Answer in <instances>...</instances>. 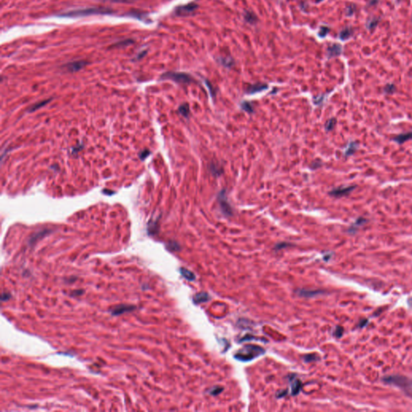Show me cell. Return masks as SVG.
I'll list each match as a JSON object with an SVG mask.
<instances>
[{
    "label": "cell",
    "instance_id": "obj_20",
    "mask_svg": "<svg viewBox=\"0 0 412 412\" xmlns=\"http://www.w3.org/2000/svg\"><path fill=\"white\" fill-rule=\"evenodd\" d=\"M179 111H180V113H181L183 116L188 117L189 115V113H190L189 106L187 104V103L182 104L181 106H180V108H179Z\"/></svg>",
    "mask_w": 412,
    "mask_h": 412
},
{
    "label": "cell",
    "instance_id": "obj_33",
    "mask_svg": "<svg viewBox=\"0 0 412 412\" xmlns=\"http://www.w3.org/2000/svg\"><path fill=\"white\" fill-rule=\"evenodd\" d=\"M343 334V328L341 327H336V331L334 332V335L336 336V337H340Z\"/></svg>",
    "mask_w": 412,
    "mask_h": 412
},
{
    "label": "cell",
    "instance_id": "obj_16",
    "mask_svg": "<svg viewBox=\"0 0 412 412\" xmlns=\"http://www.w3.org/2000/svg\"><path fill=\"white\" fill-rule=\"evenodd\" d=\"M410 138H412V133H406V134H399V135L397 136V137L395 138V140L398 143L402 144V143H403L404 142L409 140Z\"/></svg>",
    "mask_w": 412,
    "mask_h": 412
},
{
    "label": "cell",
    "instance_id": "obj_17",
    "mask_svg": "<svg viewBox=\"0 0 412 412\" xmlns=\"http://www.w3.org/2000/svg\"><path fill=\"white\" fill-rule=\"evenodd\" d=\"M365 222H366V220H365V219H364V218H361H361L358 219V220H357L356 222H354V224H353V225H352L350 228H349L348 232H349V233H353H353H355V231L357 230V228L360 227V226L363 225V224H365Z\"/></svg>",
    "mask_w": 412,
    "mask_h": 412
},
{
    "label": "cell",
    "instance_id": "obj_27",
    "mask_svg": "<svg viewBox=\"0 0 412 412\" xmlns=\"http://www.w3.org/2000/svg\"><path fill=\"white\" fill-rule=\"evenodd\" d=\"M318 359H319L318 356H317L316 353H314V354H308V355H306L305 357H304V360H305V361H308H308H317V360H318Z\"/></svg>",
    "mask_w": 412,
    "mask_h": 412
},
{
    "label": "cell",
    "instance_id": "obj_32",
    "mask_svg": "<svg viewBox=\"0 0 412 412\" xmlns=\"http://www.w3.org/2000/svg\"><path fill=\"white\" fill-rule=\"evenodd\" d=\"M378 19H373V20H371V21L369 23V24H368V28H369V29H373V28H375V27L378 25Z\"/></svg>",
    "mask_w": 412,
    "mask_h": 412
},
{
    "label": "cell",
    "instance_id": "obj_13",
    "mask_svg": "<svg viewBox=\"0 0 412 412\" xmlns=\"http://www.w3.org/2000/svg\"><path fill=\"white\" fill-rule=\"evenodd\" d=\"M302 389V383L299 379H295L291 383V395H297Z\"/></svg>",
    "mask_w": 412,
    "mask_h": 412
},
{
    "label": "cell",
    "instance_id": "obj_12",
    "mask_svg": "<svg viewBox=\"0 0 412 412\" xmlns=\"http://www.w3.org/2000/svg\"><path fill=\"white\" fill-rule=\"evenodd\" d=\"M267 88L268 86L266 85H263V84H255V85H250V86L247 88V93L250 94H256V93H258V92L263 91V90H265V89H267Z\"/></svg>",
    "mask_w": 412,
    "mask_h": 412
},
{
    "label": "cell",
    "instance_id": "obj_1",
    "mask_svg": "<svg viewBox=\"0 0 412 412\" xmlns=\"http://www.w3.org/2000/svg\"><path fill=\"white\" fill-rule=\"evenodd\" d=\"M264 353L265 349L262 347L255 344H248L237 351L234 354V357L238 361H250L257 358Z\"/></svg>",
    "mask_w": 412,
    "mask_h": 412
},
{
    "label": "cell",
    "instance_id": "obj_39",
    "mask_svg": "<svg viewBox=\"0 0 412 412\" xmlns=\"http://www.w3.org/2000/svg\"><path fill=\"white\" fill-rule=\"evenodd\" d=\"M111 1H115V2H130V0H111Z\"/></svg>",
    "mask_w": 412,
    "mask_h": 412
},
{
    "label": "cell",
    "instance_id": "obj_35",
    "mask_svg": "<svg viewBox=\"0 0 412 412\" xmlns=\"http://www.w3.org/2000/svg\"><path fill=\"white\" fill-rule=\"evenodd\" d=\"M353 11H354V7H353V6H348V8H347V15H353Z\"/></svg>",
    "mask_w": 412,
    "mask_h": 412
},
{
    "label": "cell",
    "instance_id": "obj_37",
    "mask_svg": "<svg viewBox=\"0 0 412 412\" xmlns=\"http://www.w3.org/2000/svg\"><path fill=\"white\" fill-rule=\"evenodd\" d=\"M148 155H149V151H142V153H141V155H140V158H141V159H145V158L147 157Z\"/></svg>",
    "mask_w": 412,
    "mask_h": 412
},
{
    "label": "cell",
    "instance_id": "obj_25",
    "mask_svg": "<svg viewBox=\"0 0 412 412\" xmlns=\"http://www.w3.org/2000/svg\"><path fill=\"white\" fill-rule=\"evenodd\" d=\"M242 108L245 111H247V112H248V113H253L254 112L253 106H251V105L247 102H242Z\"/></svg>",
    "mask_w": 412,
    "mask_h": 412
},
{
    "label": "cell",
    "instance_id": "obj_22",
    "mask_svg": "<svg viewBox=\"0 0 412 412\" xmlns=\"http://www.w3.org/2000/svg\"><path fill=\"white\" fill-rule=\"evenodd\" d=\"M50 101H51V99H47L46 101H43V102H37V103H36L35 105L32 106V107H31V108H30V110H29V112H32V111H36V110H38L39 108H41V107H42V106H45L46 104H48V103H49Z\"/></svg>",
    "mask_w": 412,
    "mask_h": 412
},
{
    "label": "cell",
    "instance_id": "obj_6",
    "mask_svg": "<svg viewBox=\"0 0 412 412\" xmlns=\"http://www.w3.org/2000/svg\"><path fill=\"white\" fill-rule=\"evenodd\" d=\"M196 8H197V5L194 2H191L189 4L178 6L175 10V14L178 16H189L195 12Z\"/></svg>",
    "mask_w": 412,
    "mask_h": 412
},
{
    "label": "cell",
    "instance_id": "obj_14",
    "mask_svg": "<svg viewBox=\"0 0 412 412\" xmlns=\"http://www.w3.org/2000/svg\"><path fill=\"white\" fill-rule=\"evenodd\" d=\"M244 18H245V19H246V21H247V23H249V24H255V23H256V22H257V20H258L257 16L255 15V13L251 12V11H247V12L245 13Z\"/></svg>",
    "mask_w": 412,
    "mask_h": 412
},
{
    "label": "cell",
    "instance_id": "obj_40",
    "mask_svg": "<svg viewBox=\"0 0 412 412\" xmlns=\"http://www.w3.org/2000/svg\"><path fill=\"white\" fill-rule=\"evenodd\" d=\"M321 1H322V0H316V2H321Z\"/></svg>",
    "mask_w": 412,
    "mask_h": 412
},
{
    "label": "cell",
    "instance_id": "obj_26",
    "mask_svg": "<svg viewBox=\"0 0 412 412\" xmlns=\"http://www.w3.org/2000/svg\"><path fill=\"white\" fill-rule=\"evenodd\" d=\"M356 147H357V145L355 144V143H351V144L348 145V149L345 151V155H349L351 154H353L355 150H356Z\"/></svg>",
    "mask_w": 412,
    "mask_h": 412
},
{
    "label": "cell",
    "instance_id": "obj_18",
    "mask_svg": "<svg viewBox=\"0 0 412 412\" xmlns=\"http://www.w3.org/2000/svg\"><path fill=\"white\" fill-rule=\"evenodd\" d=\"M322 293L320 291H308V290H301L299 291V295L304 297H312L313 295H318V294Z\"/></svg>",
    "mask_w": 412,
    "mask_h": 412
},
{
    "label": "cell",
    "instance_id": "obj_4",
    "mask_svg": "<svg viewBox=\"0 0 412 412\" xmlns=\"http://www.w3.org/2000/svg\"><path fill=\"white\" fill-rule=\"evenodd\" d=\"M162 79H169L173 81L181 84H189L194 81L190 75L185 73V72H168L164 73L162 76Z\"/></svg>",
    "mask_w": 412,
    "mask_h": 412
},
{
    "label": "cell",
    "instance_id": "obj_8",
    "mask_svg": "<svg viewBox=\"0 0 412 412\" xmlns=\"http://www.w3.org/2000/svg\"><path fill=\"white\" fill-rule=\"evenodd\" d=\"M355 189V186H348V187H340L332 190L329 194L335 197H341L348 195Z\"/></svg>",
    "mask_w": 412,
    "mask_h": 412
},
{
    "label": "cell",
    "instance_id": "obj_9",
    "mask_svg": "<svg viewBox=\"0 0 412 412\" xmlns=\"http://www.w3.org/2000/svg\"><path fill=\"white\" fill-rule=\"evenodd\" d=\"M87 64V63L85 61L78 60V61H73L66 64L65 65H64V68H65L68 72H77V71L81 70L82 68H84V66H85V64Z\"/></svg>",
    "mask_w": 412,
    "mask_h": 412
},
{
    "label": "cell",
    "instance_id": "obj_23",
    "mask_svg": "<svg viewBox=\"0 0 412 412\" xmlns=\"http://www.w3.org/2000/svg\"><path fill=\"white\" fill-rule=\"evenodd\" d=\"M220 62H221V64L222 65L225 66V67H231L233 64H234V60L231 59V58H220Z\"/></svg>",
    "mask_w": 412,
    "mask_h": 412
},
{
    "label": "cell",
    "instance_id": "obj_34",
    "mask_svg": "<svg viewBox=\"0 0 412 412\" xmlns=\"http://www.w3.org/2000/svg\"><path fill=\"white\" fill-rule=\"evenodd\" d=\"M10 298H11V294L6 293V292L2 293V301H6V300H8Z\"/></svg>",
    "mask_w": 412,
    "mask_h": 412
},
{
    "label": "cell",
    "instance_id": "obj_3",
    "mask_svg": "<svg viewBox=\"0 0 412 412\" xmlns=\"http://www.w3.org/2000/svg\"><path fill=\"white\" fill-rule=\"evenodd\" d=\"M111 12V10L104 8H88L81 9V10H76L64 14V16L68 17H77V16H85V15H94V14H108Z\"/></svg>",
    "mask_w": 412,
    "mask_h": 412
},
{
    "label": "cell",
    "instance_id": "obj_19",
    "mask_svg": "<svg viewBox=\"0 0 412 412\" xmlns=\"http://www.w3.org/2000/svg\"><path fill=\"white\" fill-rule=\"evenodd\" d=\"M353 35V30L349 28H346L345 29L342 30L341 32L340 33V40H347L351 36Z\"/></svg>",
    "mask_w": 412,
    "mask_h": 412
},
{
    "label": "cell",
    "instance_id": "obj_5",
    "mask_svg": "<svg viewBox=\"0 0 412 412\" xmlns=\"http://www.w3.org/2000/svg\"><path fill=\"white\" fill-rule=\"evenodd\" d=\"M217 201L219 203V205H220V208H221V212H223V214L225 215V216H232V215L234 214V212H233V208H232L231 205L229 203V200L227 199V196H226V192H225V190H221L220 192H219L218 196H217Z\"/></svg>",
    "mask_w": 412,
    "mask_h": 412
},
{
    "label": "cell",
    "instance_id": "obj_36",
    "mask_svg": "<svg viewBox=\"0 0 412 412\" xmlns=\"http://www.w3.org/2000/svg\"><path fill=\"white\" fill-rule=\"evenodd\" d=\"M288 246L287 243H280V244H278L275 247V250H279V249H282L283 247H287Z\"/></svg>",
    "mask_w": 412,
    "mask_h": 412
},
{
    "label": "cell",
    "instance_id": "obj_15",
    "mask_svg": "<svg viewBox=\"0 0 412 412\" xmlns=\"http://www.w3.org/2000/svg\"><path fill=\"white\" fill-rule=\"evenodd\" d=\"M181 273L183 276L185 277L186 279H188V280L189 281L195 280L196 278L195 274H194L192 271H190V270H189L188 269H186V268H181Z\"/></svg>",
    "mask_w": 412,
    "mask_h": 412
},
{
    "label": "cell",
    "instance_id": "obj_21",
    "mask_svg": "<svg viewBox=\"0 0 412 412\" xmlns=\"http://www.w3.org/2000/svg\"><path fill=\"white\" fill-rule=\"evenodd\" d=\"M210 171L213 176H220L222 172V168L218 167V165L216 164H212L210 165Z\"/></svg>",
    "mask_w": 412,
    "mask_h": 412
},
{
    "label": "cell",
    "instance_id": "obj_11",
    "mask_svg": "<svg viewBox=\"0 0 412 412\" xmlns=\"http://www.w3.org/2000/svg\"><path fill=\"white\" fill-rule=\"evenodd\" d=\"M342 48L340 45L338 44H334L331 45L328 49V55L329 57H333V56H337L341 53Z\"/></svg>",
    "mask_w": 412,
    "mask_h": 412
},
{
    "label": "cell",
    "instance_id": "obj_24",
    "mask_svg": "<svg viewBox=\"0 0 412 412\" xmlns=\"http://www.w3.org/2000/svg\"><path fill=\"white\" fill-rule=\"evenodd\" d=\"M336 121L335 119H329V120L326 122V124H325V129H326V130L328 131V130H331L333 129L334 126H335L336 125Z\"/></svg>",
    "mask_w": 412,
    "mask_h": 412
},
{
    "label": "cell",
    "instance_id": "obj_31",
    "mask_svg": "<svg viewBox=\"0 0 412 412\" xmlns=\"http://www.w3.org/2000/svg\"><path fill=\"white\" fill-rule=\"evenodd\" d=\"M329 29L326 27H322L320 30V32H319V36H321V37H325L326 35L328 34V32Z\"/></svg>",
    "mask_w": 412,
    "mask_h": 412
},
{
    "label": "cell",
    "instance_id": "obj_10",
    "mask_svg": "<svg viewBox=\"0 0 412 412\" xmlns=\"http://www.w3.org/2000/svg\"><path fill=\"white\" fill-rule=\"evenodd\" d=\"M210 300V295H208L207 292L201 291L199 293L196 294L193 296V302L195 304H201V303H205Z\"/></svg>",
    "mask_w": 412,
    "mask_h": 412
},
{
    "label": "cell",
    "instance_id": "obj_29",
    "mask_svg": "<svg viewBox=\"0 0 412 412\" xmlns=\"http://www.w3.org/2000/svg\"><path fill=\"white\" fill-rule=\"evenodd\" d=\"M395 90V86L392 84H390V85H387L385 88V91L387 92V94H393Z\"/></svg>",
    "mask_w": 412,
    "mask_h": 412
},
{
    "label": "cell",
    "instance_id": "obj_2",
    "mask_svg": "<svg viewBox=\"0 0 412 412\" xmlns=\"http://www.w3.org/2000/svg\"><path fill=\"white\" fill-rule=\"evenodd\" d=\"M383 380L387 384L398 387L406 395L412 398V378L402 375H390L384 377Z\"/></svg>",
    "mask_w": 412,
    "mask_h": 412
},
{
    "label": "cell",
    "instance_id": "obj_7",
    "mask_svg": "<svg viewBox=\"0 0 412 412\" xmlns=\"http://www.w3.org/2000/svg\"><path fill=\"white\" fill-rule=\"evenodd\" d=\"M135 308V306L130 305V304H120V305H117V306L113 308L112 310H111V314L113 316H119V315L123 314L126 312H132Z\"/></svg>",
    "mask_w": 412,
    "mask_h": 412
},
{
    "label": "cell",
    "instance_id": "obj_38",
    "mask_svg": "<svg viewBox=\"0 0 412 412\" xmlns=\"http://www.w3.org/2000/svg\"><path fill=\"white\" fill-rule=\"evenodd\" d=\"M82 293H83V291H81H81H73V292H72V295H81Z\"/></svg>",
    "mask_w": 412,
    "mask_h": 412
},
{
    "label": "cell",
    "instance_id": "obj_28",
    "mask_svg": "<svg viewBox=\"0 0 412 412\" xmlns=\"http://www.w3.org/2000/svg\"><path fill=\"white\" fill-rule=\"evenodd\" d=\"M168 248L170 251H178V250H180V246L177 244V242H172L168 245Z\"/></svg>",
    "mask_w": 412,
    "mask_h": 412
},
{
    "label": "cell",
    "instance_id": "obj_30",
    "mask_svg": "<svg viewBox=\"0 0 412 412\" xmlns=\"http://www.w3.org/2000/svg\"><path fill=\"white\" fill-rule=\"evenodd\" d=\"M222 391H223V388L216 387H214V388H212V390H211L210 394L212 395H219V394L221 393Z\"/></svg>",
    "mask_w": 412,
    "mask_h": 412
}]
</instances>
